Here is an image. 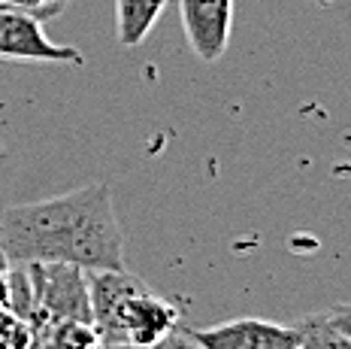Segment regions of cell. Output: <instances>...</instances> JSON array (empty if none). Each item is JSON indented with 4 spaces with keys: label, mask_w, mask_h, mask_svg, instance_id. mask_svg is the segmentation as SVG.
<instances>
[{
    "label": "cell",
    "mask_w": 351,
    "mask_h": 349,
    "mask_svg": "<svg viewBox=\"0 0 351 349\" xmlns=\"http://www.w3.org/2000/svg\"><path fill=\"white\" fill-rule=\"evenodd\" d=\"M0 249L10 264H73L121 271L124 231L112 188L88 183L46 201L16 203L0 219Z\"/></svg>",
    "instance_id": "cell-1"
},
{
    "label": "cell",
    "mask_w": 351,
    "mask_h": 349,
    "mask_svg": "<svg viewBox=\"0 0 351 349\" xmlns=\"http://www.w3.org/2000/svg\"><path fill=\"white\" fill-rule=\"evenodd\" d=\"M34 282L31 331L55 322H91V295L85 271L73 264H25ZM94 325V322H91Z\"/></svg>",
    "instance_id": "cell-2"
},
{
    "label": "cell",
    "mask_w": 351,
    "mask_h": 349,
    "mask_svg": "<svg viewBox=\"0 0 351 349\" xmlns=\"http://www.w3.org/2000/svg\"><path fill=\"white\" fill-rule=\"evenodd\" d=\"M0 61L27 64H61L82 67L85 55L76 46L55 43L43 31V19L21 10H0Z\"/></svg>",
    "instance_id": "cell-3"
},
{
    "label": "cell",
    "mask_w": 351,
    "mask_h": 349,
    "mask_svg": "<svg viewBox=\"0 0 351 349\" xmlns=\"http://www.w3.org/2000/svg\"><path fill=\"white\" fill-rule=\"evenodd\" d=\"M179 19L191 52L203 64L228 55L233 37V0H179Z\"/></svg>",
    "instance_id": "cell-4"
},
{
    "label": "cell",
    "mask_w": 351,
    "mask_h": 349,
    "mask_svg": "<svg viewBox=\"0 0 351 349\" xmlns=\"http://www.w3.org/2000/svg\"><path fill=\"white\" fill-rule=\"evenodd\" d=\"M200 349H300V331L269 319H230L209 328H188Z\"/></svg>",
    "instance_id": "cell-5"
},
{
    "label": "cell",
    "mask_w": 351,
    "mask_h": 349,
    "mask_svg": "<svg viewBox=\"0 0 351 349\" xmlns=\"http://www.w3.org/2000/svg\"><path fill=\"white\" fill-rule=\"evenodd\" d=\"M179 331V307L170 304L167 297L149 292V286L134 301L124 307L121 325H119V340L112 344H130L143 349H158L160 344Z\"/></svg>",
    "instance_id": "cell-6"
},
{
    "label": "cell",
    "mask_w": 351,
    "mask_h": 349,
    "mask_svg": "<svg viewBox=\"0 0 351 349\" xmlns=\"http://www.w3.org/2000/svg\"><path fill=\"white\" fill-rule=\"evenodd\" d=\"M88 295H91V322L100 334V344H112L119 340L121 313L140 295L145 282L128 267L121 271H88Z\"/></svg>",
    "instance_id": "cell-7"
},
{
    "label": "cell",
    "mask_w": 351,
    "mask_h": 349,
    "mask_svg": "<svg viewBox=\"0 0 351 349\" xmlns=\"http://www.w3.org/2000/svg\"><path fill=\"white\" fill-rule=\"evenodd\" d=\"M167 0H115V34L124 49L143 46L155 31Z\"/></svg>",
    "instance_id": "cell-8"
},
{
    "label": "cell",
    "mask_w": 351,
    "mask_h": 349,
    "mask_svg": "<svg viewBox=\"0 0 351 349\" xmlns=\"http://www.w3.org/2000/svg\"><path fill=\"white\" fill-rule=\"evenodd\" d=\"M34 344L46 349H100V334L91 322H55L34 331Z\"/></svg>",
    "instance_id": "cell-9"
},
{
    "label": "cell",
    "mask_w": 351,
    "mask_h": 349,
    "mask_svg": "<svg viewBox=\"0 0 351 349\" xmlns=\"http://www.w3.org/2000/svg\"><path fill=\"white\" fill-rule=\"evenodd\" d=\"M294 328L300 331V349H351V337L327 322L324 310L303 316Z\"/></svg>",
    "instance_id": "cell-10"
},
{
    "label": "cell",
    "mask_w": 351,
    "mask_h": 349,
    "mask_svg": "<svg viewBox=\"0 0 351 349\" xmlns=\"http://www.w3.org/2000/svg\"><path fill=\"white\" fill-rule=\"evenodd\" d=\"M34 331L31 322H25L12 310L0 307V349H31Z\"/></svg>",
    "instance_id": "cell-11"
},
{
    "label": "cell",
    "mask_w": 351,
    "mask_h": 349,
    "mask_svg": "<svg viewBox=\"0 0 351 349\" xmlns=\"http://www.w3.org/2000/svg\"><path fill=\"white\" fill-rule=\"evenodd\" d=\"M3 6H10V10H21V12H34V16H40L43 21L61 16V10H55V6H49L46 0H0Z\"/></svg>",
    "instance_id": "cell-12"
},
{
    "label": "cell",
    "mask_w": 351,
    "mask_h": 349,
    "mask_svg": "<svg viewBox=\"0 0 351 349\" xmlns=\"http://www.w3.org/2000/svg\"><path fill=\"white\" fill-rule=\"evenodd\" d=\"M324 316L333 328H339L346 337H351V304H333V307L324 310Z\"/></svg>",
    "instance_id": "cell-13"
},
{
    "label": "cell",
    "mask_w": 351,
    "mask_h": 349,
    "mask_svg": "<svg viewBox=\"0 0 351 349\" xmlns=\"http://www.w3.org/2000/svg\"><path fill=\"white\" fill-rule=\"evenodd\" d=\"M158 349H200V346H197L194 340H191V334H188V328H179L170 340H167V344H160Z\"/></svg>",
    "instance_id": "cell-14"
},
{
    "label": "cell",
    "mask_w": 351,
    "mask_h": 349,
    "mask_svg": "<svg viewBox=\"0 0 351 349\" xmlns=\"http://www.w3.org/2000/svg\"><path fill=\"white\" fill-rule=\"evenodd\" d=\"M0 307L10 310V264H0Z\"/></svg>",
    "instance_id": "cell-15"
},
{
    "label": "cell",
    "mask_w": 351,
    "mask_h": 349,
    "mask_svg": "<svg viewBox=\"0 0 351 349\" xmlns=\"http://www.w3.org/2000/svg\"><path fill=\"white\" fill-rule=\"evenodd\" d=\"M46 3H49V6H55V10H61V12H64V10H67V3H70V0H46Z\"/></svg>",
    "instance_id": "cell-16"
}]
</instances>
